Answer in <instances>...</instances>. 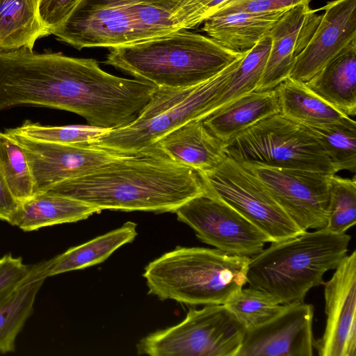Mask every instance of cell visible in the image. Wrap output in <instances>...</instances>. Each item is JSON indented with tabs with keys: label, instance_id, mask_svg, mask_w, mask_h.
Segmentation results:
<instances>
[{
	"label": "cell",
	"instance_id": "9a60e30c",
	"mask_svg": "<svg viewBox=\"0 0 356 356\" xmlns=\"http://www.w3.org/2000/svg\"><path fill=\"white\" fill-rule=\"evenodd\" d=\"M304 49L296 56L289 79L305 83L356 40V0H334Z\"/></svg>",
	"mask_w": 356,
	"mask_h": 356
},
{
	"label": "cell",
	"instance_id": "ac0fdd59",
	"mask_svg": "<svg viewBox=\"0 0 356 356\" xmlns=\"http://www.w3.org/2000/svg\"><path fill=\"white\" fill-rule=\"evenodd\" d=\"M280 113L275 88L252 91L212 113L203 122L214 136L226 143L258 122Z\"/></svg>",
	"mask_w": 356,
	"mask_h": 356
},
{
	"label": "cell",
	"instance_id": "603a6c76",
	"mask_svg": "<svg viewBox=\"0 0 356 356\" xmlns=\"http://www.w3.org/2000/svg\"><path fill=\"white\" fill-rule=\"evenodd\" d=\"M137 225L127 222L122 227L84 243L69 248L47 261V277L83 269L104 261L121 246L131 243L137 236Z\"/></svg>",
	"mask_w": 356,
	"mask_h": 356
},
{
	"label": "cell",
	"instance_id": "e0dca14e",
	"mask_svg": "<svg viewBox=\"0 0 356 356\" xmlns=\"http://www.w3.org/2000/svg\"><path fill=\"white\" fill-rule=\"evenodd\" d=\"M171 160L191 168L199 174L209 172L226 158L225 143L195 120L170 131L154 145Z\"/></svg>",
	"mask_w": 356,
	"mask_h": 356
},
{
	"label": "cell",
	"instance_id": "4dcf8cb0",
	"mask_svg": "<svg viewBox=\"0 0 356 356\" xmlns=\"http://www.w3.org/2000/svg\"><path fill=\"white\" fill-rule=\"evenodd\" d=\"M325 228L334 233H346L356 223V179L331 175Z\"/></svg>",
	"mask_w": 356,
	"mask_h": 356
},
{
	"label": "cell",
	"instance_id": "f1b7e54d",
	"mask_svg": "<svg viewBox=\"0 0 356 356\" xmlns=\"http://www.w3.org/2000/svg\"><path fill=\"white\" fill-rule=\"evenodd\" d=\"M224 305L245 330L263 324L284 307L270 295L251 287L242 288Z\"/></svg>",
	"mask_w": 356,
	"mask_h": 356
},
{
	"label": "cell",
	"instance_id": "484cf974",
	"mask_svg": "<svg viewBox=\"0 0 356 356\" xmlns=\"http://www.w3.org/2000/svg\"><path fill=\"white\" fill-rule=\"evenodd\" d=\"M270 46L271 38L268 33L245 55L225 90L212 103L211 114L255 90L264 72Z\"/></svg>",
	"mask_w": 356,
	"mask_h": 356
},
{
	"label": "cell",
	"instance_id": "6da1fadb",
	"mask_svg": "<svg viewBox=\"0 0 356 356\" xmlns=\"http://www.w3.org/2000/svg\"><path fill=\"white\" fill-rule=\"evenodd\" d=\"M104 209L175 213L207 192L195 170L156 146L108 163L49 190Z\"/></svg>",
	"mask_w": 356,
	"mask_h": 356
},
{
	"label": "cell",
	"instance_id": "8992f818",
	"mask_svg": "<svg viewBox=\"0 0 356 356\" xmlns=\"http://www.w3.org/2000/svg\"><path fill=\"white\" fill-rule=\"evenodd\" d=\"M244 56L199 85L184 88H156L134 121L111 129L89 145L119 154H136L151 148L182 125L204 119L210 115L212 103L225 90Z\"/></svg>",
	"mask_w": 356,
	"mask_h": 356
},
{
	"label": "cell",
	"instance_id": "ba28073f",
	"mask_svg": "<svg viewBox=\"0 0 356 356\" xmlns=\"http://www.w3.org/2000/svg\"><path fill=\"white\" fill-rule=\"evenodd\" d=\"M245 328L225 305L191 308L179 324L141 339L138 355L237 356Z\"/></svg>",
	"mask_w": 356,
	"mask_h": 356
},
{
	"label": "cell",
	"instance_id": "d6a6232c",
	"mask_svg": "<svg viewBox=\"0 0 356 356\" xmlns=\"http://www.w3.org/2000/svg\"><path fill=\"white\" fill-rule=\"evenodd\" d=\"M312 0H227L211 15L245 12L270 13L289 10L299 4H309Z\"/></svg>",
	"mask_w": 356,
	"mask_h": 356
},
{
	"label": "cell",
	"instance_id": "30bf717a",
	"mask_svg": "<svg viewBox=\"0 0 356 356\" xmlns=\"http://www.w3.org/2000/svg\"><path fill=\"white\" fill-rule=\"evenodd\" d=\"M199 240L230 255L252 257L268 238L234 209L207 191L192 198L175 212Z\"/></svg>",
	"mask_w": 356,
	"mask_h": 356
},
{
	"label": "cell",
	"instance_id": "7402d4cb",
	"mask_svg": "<svg viewBox=\"0 0 356 356\" xmlns=\"http://www.w3.org/2000/svg\"><path fill=\"white\" fill-rule=\"evenodd\" d=\"M47 261L35 264L32 272L0 299V354L15 350V341L33 312L36 296L47 277Z\"/></svg>",
	"mask_w": 356,
	"mask_h": 356
},
{
	"label": "cell",
	"instance_id": "e575fe53",
	"mask_svg": "<svg viewBox=\"0 0 356 356\" xmlns=\"http://www.w3.org/2000/svg\"><path fill=\"white\" fill-rule=\"evenodd\" d=\"M80 0H41V19L51 34L66 19Z\"/></svg>",
	"mask_w": 356,
	"mask_h": 356
},
{
	"label": "cell",
	"instance_id": "d4e9b609",
	"mask_svg": "<svg viewBox=\"0 0 356 356\" xmlns=\"http://www.w3.org/2000/svg\"><path fill=\"white\" fill-rule=\"evenodd\" d=\"M280 113L300 124L314 127L337 122L348 117L310 91L305 83L287 79L276 88Z\"/></svg>",
	"mask_w": 356,
	"mask_h": 356
},
{
	"label": "cell",
	"instance_id": "7a4b0ae2",
	"mask_svg": "<svg viewBox=\"0 0 356 356\" xmlns=\"http://www.w3.org/2000/svg\"><path fill=\"white\" fill-rule=\"evenodd\" d=\"M247 53L230 51L209 36L181 29L111 47L104 63L157 88H184L209 80Z\"/></svg>",
	"mask_w": 356,
	"mask_h": 356
},
{
	"label": "cell",
	"instance_id": "83f0119b",
	"mask_svg": "<svg viewBox=\"0 0 356 356\" xmlns=\"http://www.w3.org/2000/svg\"><path fill=\"white\" fill-rule=\"evenodd\" d=\"M0 172L18 202L34 195V181L26 154L6 131H0Z\"/></svg>",
	"mask_w": 356,
	"mask_h": 356
},
{
	"label": "cell",
	"instance_id": "2e32d148",
	"mask_svg": "<svg viewBox=\"0 0 356 356\" xmlns=\"http://www.w3.org/2000/svg\"><path fill=\"white\" fill-rule=\"evenodd\" d=\"M309 4H299L275 23L269 32L270 49L254 91L275 89L289 79L296 56L309 42L322 17Z\"/></svg>",
	"mask_w": 356,
	"mask_h": 356
},
{
	"label": "cell",
	"instance_id": "277c9868",
	"mask_svg": "<svg viewBox=\"0 0 356 356\" xmlns=\"http://www.w3.org/2000/svg\"><path fill=\"white\" fill-rule=\"evenodd\" d=\"M250 257L216 248L177 247L150 262L149 294L190 305H224L247 284Z\"/></svg>",
	"mask_w": 356,
	"mask_h": 356
},
{
	"label": "cell",
	"instance_id": "4fadbf2b",
	"mask_svg": "<svg viewBox=\"0 0 356 356\" xmlns=\"http://www.w3.org/2000/svg\"><path fill=\"white\" fill-rule=\"evenodd\" d=\"M325 327L314 349L320 356H356V251L323 282Z\"/></svg>",
	"mask_w": 356,
	"mask_h": 356
},
{
	"label": "cell",
	"instance_id": "d6986e66",
	"mask_svg": "<svg viewBox=\"0 0 356 356\" xmlns=\"http://www.w3.org/2000/svg\"><path fill=\"white\" fill-rule=\"evenodd\" d=\"M306 87L341 113L356 114V40L309 81Z\"/></svg>",
	"mask_w": 356,
	"mask_h": 356
},
{
	"label": "cell",
	"instance_id": "cb8c5ba5",
	"mask_svg": "<svg viewBox=\"0 0 356 356\" xmlns=\"http://www.w3.org/2000/svg\"><path fill=\"white\" fill-rule=\"evenodd\" d=\"M41 0H0V49L33 50L38 39L51 35L40 14Z\"/></svg>",
	"mask_w": 356,
	"mask_h": 356
},
{
	"label": "cell",
	"instance_id": "f546056e",
	"mask_svg": "<svg viewBox=\"0 0 356 356\" xmlns=\"http://www.w3.org/2000/svg\"><path fill=\"white\" fill-rule=\"evenodd\" d=\"M111 129L90 125L46 126L26 120L6 131L31 140L59 144H90Z\"/></svg>",
	"mask_w": 356,
	"mask_h": 356
},
{
	"label": "cell",
	"instance_id": "ffe728a7",
	"mask_svg": "<svg viewBox=\"0 0 356 356\" xmlns=\"http://www.w3.org/2000/svg\"><path fill=\"white\" fill-rule=\"evenodd\" d=\"M102 211L72 197L47 191L19 203L9 224L24 232L58 224L75 222Z\"/></svg>",
	"mask_w": 356,
	"mask_h": 356
},
{
	"label": "cell",
	"instance_id": "3957f363",
	"mask_svg": "<svg viewBox=\"0 0 356 356\" xmlns=\"http://www.w3.org/2000/svg\"><path fill=\"white\" fill-rule=\"evenodd\" d=\"M350 240L349 234L323 228L272 242L250 257L247 284L281 305L303 302L310 289L323 284L325 273L347 255Z\"/></svg>",
	"mask_w": 356,
	"mask_h": 356
},
{
	"label": "cell",
	"instance_id": "44dd1931",
	"mask_svg": "<svg viewBox=\"0 0 356 356\" xmlns=\"http://www.w3.org/2000/svg\"><path fill=\"white\" fill-rule=\"evenodd\" d=\"M286 10L261 13L236 12L213 15L203 22L202 31L226 49L247 53L269 33Z\"/></svg>",
	"mask_w": 356,
	"mask_h": 356
},
{
	"label": "cell",
	"instance_id": "836d02e7",
	"mask_svg": "<svg viewBox=\"0 0 356 356\" xmlns=\"http://www.w3.org/2000/svg\"><path fill=\"white\" fill-rule=\"evenodd\" d=\"M20 257L6 254L0 258V299L22 282L33 270Z\"/></svg>",
	"mask_w": 356,
	"mask_h": 356
},
{
	"label": "cell",
	"instance_id": "8fae6325",
	"mask_svg": "<svg viewBox=\"0 0 356 356\" xmlns=\"http://www.w3.org/2000/svg\"><path fill=\"white\" fill-rule=\"evenodd\" d=\"M254 175L304 232L325 228L330 175L239 163Z\"/></svg>",
	"mask_w": 356,
	"mask_h": 356
},
{
	"label": "cell",
	"instance_id": "7c38bea8",
	"mask_svg": "<svg viewBox=\"0 0 356 356\" xmlns=\"http://www.w3.org/2000/svg\"><path fill=\"white\" fill-rule=\"evenodd\" d=\"M10 134L26 154L34 181L35 194L47 191L63 181L129 155L89 144L53 143Z\"/></svg>",
	"mask_w": 356,
	"mask_h": 356
},
{
	"label": "cell",
	"instance_id": "5bb4252c",
	"mask_svg": "<svg viewBox=\"0 0 356 356\" xmlns=\"http://www.w3.org/2000/svg\"><path fill=\"white\" fill-rule=\"evenodd\" d=\"M314 307L303 302L284 305L263 324L245 330L237 356H312Z\"/></svg>",
	"mask_w": 356,
	"mask_h": 356
},
{
	"label": "cell",
	"instance_id": "5b68a950",
	"mask_svg": "<svg viewBox=\"0 0 356 356\" xmlns=\"http://www.w3.org/2000/svg\"><path fill=\"white\" fill-rule=\"evenodd\" d=\"M177 1L80 0L51 34L79 50L138 43L179 30Z\"/></svg>",
	"mask_w": 356,
	"mask_h": 356
},
{
	"label": "cell",
	"instance_id": "52a82bcc",
	"mask_svg": "<svg viewBox=\"0 0 356 356\" xmlns=\"http://www.w3.org/2000/svg\"><path fill=\"white\" fill-rule=\"evenodd\" d=\"M227 157L238 163L336 175L326 151L304 125L281 113L258 122L225 143Z\"/></svg>",
	"mask_w": 356,
	"mask_h": 356
},
{
	"label": "cell",
	"instance_id": "d590c367",
	"mask_svg": "<svg viewBox=\"0 0 356 356\" xmlns=\"http://www.w3.org/2000/svg\"><path fill=\"white\" fill-rule=\"evenodd\" d=\"M19 205L0 172V220L10 223Z\"/></svg>",
	"mask_w": 356,
	"mask_h": 356
},
{
	"label": "cell",
	"instance_id": "9c48e42d",
	"mask_svg": "<svg viewBox=\"0 0 356 356\" xmlns=\"http://www.w3.org/2000/svg\"><path fill=\"white\" fill-rule=\"evenodd\" d=\"M207 191L256 226L269 243L304 232L266 186L241 164L227 156L214 169L199 174Z\"/></svg>",
	"mask_w": 356,
	"mask_h": 356
},
{
	"label": "cell",
	"instance_id": "1f68e13d",
	"mask_svg": "<svg viewBox=\"0 0 356 356\" xmlns=\"http://www.w3.org/2000/svg\"><path fill=\"white\" fill-rule=\"evenodd\" d=\"M227 0H178L172 20L178 29L198 26Z\"/></svg>",
	"mask_w": 356,
	"mask_h": 356
},
{
	"label": "cell",
	"instance_id": "4316f807",
	"mask_svg": "<svg viewBox=\"0 0 356 356\" xmlns=\"http://www.w3.org/2000/svg\"><path fill=\"white\" fill-rule=\"evenodd\" d=\"M318 140L337 172L356 170V122L344 120L320 126H305Z\"/></svg>",
	"mask_w": 356,
	"mask_h": 356
}]
</instances>
